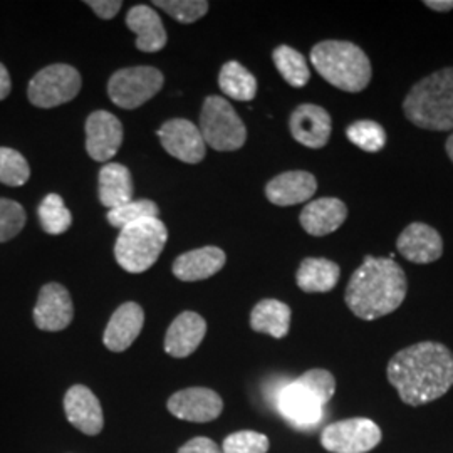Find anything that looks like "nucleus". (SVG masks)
<instances>
[{
    "label": "nucleus",
    "mask_w": 453,
    "mask_h": 453,
    "mask_svg": "<svg viewBox=\"0 0 453 453\" xmlns=\"http://www.w3.org/2000/svg\"><path fill=\"white\" fill-rule=\"evenodd\" d=\"M158 138L168 155L185 163H200L205 158V142L192 121L175 118L163 123Z\"/></svg>",
    "instance_id": "nucleus-11"
},
{
    "label": "nucleus",
    "mask_w": 453,
    "mask_h": 453,
    "mask_svg": "<svg viewBox=\"0 0 453 453\" xmlns=\"http://www.w3.org/2000/svg\"><path fill=\"white\" fill-rule=\"evenodd\" d=\"M403 111L421 130L453 131V67H443L413 84Z\"/></svg>",
    "instance_id": "nucleus-3"
},
{
    "label": "nucleus",
    "mask_w": 453,
    "mask_h": 453,
    "mask_svg": "<svg viewBox=\"0 0 453 453\" xmlns=\"http://www.w3.org/2000/svg\"><path fill=\"white\" fill-rule=\"evenodd\" d=\"M95 12H96V16L101 17V19H113L118 12H119V9L123 7V2H119V0H89V2H86Z\"/></svg>",
    "instance_id": "nucleus-37"
},
{
    "label": "nucleus",
    "mask_w": 453,
    "mask_h": 453,
    "mask_svg": "<svg viewBox=\"0 0 453 453\" xmlns=\"http://www.w3.org/2000/svg\"><path fill=\"white\" fill-rule=\"evenodd\" d=\"M289 130L292 138L312 150L327 145L333 131L331 114L318 104H301L291 114Z\"/></svg>",
    "instance_id": "nucleus-15"
},
{
    "label": "nucleus",
    "mask_w": 453,
    "mask_h": 453,
    "mask_svg": "<svg viewBox=\"0 0 453 453\" xmlns=\"http://www.w3.org/2000/svg\"><path fill=\"white\" fill-rule=\"evenodd\" d=\"M334 391V376L316 368L279 389L275 403L279 413L296 426H314L323 418L324 406Z\"/></svg>",
    "instance_id": "nucleus-5"
},
{
    "label": "nucleus",
    "mask_w": 453,
    "mask_h": 453,
    "mask_svg": "<svg viewBox=\"0 0 453 453\" xmlns=\"http://www.w3.org/2000/svg\"><path fill=\"white\" fill-rule=\"evenodd\" d=\"M396 249L413 264H432L443 256V239L437 228L413 222L396 239Z\"/></svg>",
    "instance_id": "nucleus-16"
},
{
    "label": "nucleus",
    "mask_w": 453,
    "mask_h": 453,
    "mask_svg": "<svg viewBox=\"0 0 453 453\" xmlns=\"http://www.w3.org/2000/svg\"><path fill=\"white\" fill-rule=\"evenodd\" d=\"M346 136L353 145L366 153H378L387 145V131L372 119H359L351 123L346 128Z\"/></svg>",
    "instance_id": "nucleus-30"
},
{
    "label": "nucleus",
    "mask_w": 453,
    "mask_h": 453,
    "mask_svg": "<svg viewBox=\"0 0 453 453\" xmlns=\"http://www.w3.org/2000/svg\"><path fill=\"white\" fill-rule=\"evenodd\" d=\"M445 150H447V155H449V158H450L453 163V133L449 136V140H447V143H445Z\"/></svg>",
    "instance_id": "nucleus-40"
},
{
    "label": "nucleus",
    "mask_w": 453,
    "mask_h": 453,
    "mask_svg": "<svg viewBox=\"0 0 453 453\" xmlns=\"http://www.w3.org/2000/svg\"><path fill=\"white\" fill-rule=\"evenodd\" d=\"M31 177L27 160L12 148L0 146V183L7 187H22Z\"/></svg>",
    "instance_id": "nucleus-32"
},
{
    "label": "nucleus",
    "mask_w": 453,
    "mask_h": 453,
    "mask_svg": "<svg viewBox=\"0 0 453 453\" xmlns=\"http://www.w3.org/2000/svg\"><path fill=\"white\" fill-rule=\"evenodd\" d=\"M226 252L219 247H202L181 254L173 262V274L180 280L195 282L217 274L226 265Z\"/></svg>",
    "instance_id": "nucleus-22"
},
{
    "label": "nucleus",
    "mask_w": 453,
    "mask_h": 453,
    "mask_svg": "<svg viewBox=\"0 0 453 453\" xmlns=\"http://www.w3.org/2000/svg\"><path fill=\"white\" fill-rule=\"evenodd\" d=\"M160 209L153 200H131L130 203L108 211V222L116 228L136 224L146 219H158Z\"/></svg>",
    "instance_id": "nucleus-31"
},
{
    "label": "nucleus",
    "mask_w": 453,
    "mask_h": 453,
    "mask_svg": "<svg viewBox=\"0 0 453 453\" xmlns=\"http://www.w3.org/2000/svg\"><path fill=\"white\" fill-rule=\"evenodd\" d=\"M381 441V430L368 418H349L327 425L321 443L331 453H366Z\"/></svg>",
    "instance_id": "nucleus-10"
},
{
    "label": "nucleus",
    "mask_w": 453,
    "mask_h": 453,
    "mask_svg": "<svg viewBox=\"0 0 453 453\" xmlns=\"http://www.w3.org/2000/svg\"><path fill=\"white\" fill-rule=\"evenodd\" d=\"M127 26L136 34V48L142 52H158L166 46V31L155 9L148 5L131 7L127 16Z\"/></svg>",
    "instance_id": "nucleus-23"
},
{
    "label": "nucleus",
    "mask_w": 453,
    "mask_h": 453,
    "mask_svg": "<svg viewBox=\"0 0 453 453\" xmlns=\"http://www.w3.org/2000/svg\"><path fill=\"white\" fill-rule=\"evenodd\" d=\"M219 84L226 96L237 101H252L257 95V80L237 61H228L222 65Z\"/></svg>",
    "instance_id": "nucleus-27"
},
{
    "label": "nucleus",
    "mask_w": 453,
    "mask_h": 453,
    "mask_svg": "<svg viewBox=\"0 0 453 453\" xmlns=\"http://www.w3.org/2000/svg\"><path fill=\"white\" fill-rule=\"evenodd\" d=\"M311 63L326 81L346 93H361L372 81V63L348 41H324L311 50Z\"/></svg>",
    "instance_id": "nucleus-4"
},
{
    "label": "nucleus",
    "mask_w": 453,
    "mask_h": 453,
    "mask_svg": "<svg viewBox=\"0 0 453 453\" xmlns=\"http://www.w3.org/2000/svg\"><path fill=\"white\" fill-rule=\"evenodd\" d=\"M123 143V125L110 111H95L86 121V151L95 162H108Z\"/></svg>",
    "instance_id": "nucleus-12"
},
{
    "label": "nucleus",
    "mask_w": 453,
    "mask_h": 453,
    "mask_svg": "<svg viewBox=\"0 0 453 453\" xmlns=\"http://www.w3.org/2000/svg\"><path fill=\"white\" fill-rule=\"evenodd\" d=\"M205 319L196 312L185 311L168 327L165 336V351L173 357H190L205 338Z\"/></svg>",
    "instance_id": "nucleus-20"
},
{
    "label": "nucleus",
    "mask_w": 453,
    "mask_h": 453,
    "mask_svg": "<svg viewBox=\"0 0 453 453\" xmlns=\"http://www.w3.org/2000/svg\"><path fill=\"white\" fill-rule=\"evenodd\" d=\"M74 318V306L65 286L46 284L37 297L34 308V323L41 331L58 333L65 329Z\"/></svg>",
    "instance_id": "nucleus-13"
},
{
    "label": "nucleus",
    "mask_w": 453,
    "mask_h": 453,
    "mask_svg": "<svg viewBox=\"0 0 453 453\" xmlns=\"http://www.w3.org/2000/svg\"><path fill=\"white\" fill-rule=\"evenodd\" d=\"M408 280L395 260L366 256L351 275L344 301L351 312L365 321L391 314L405 301Z\"/></svg>",
    "instance_id": "nucleus-2"
},
{
    "label": "nucleus",
    "mask_w": 453,
    "mask_h": 453,
    "mask_svg": "<svg viewBox=\"0 0 453 453\" xmlns=\"http://www.w3.org/2000/svg\"><path fill=\"white\" fill-rule=\"evenodd\" d=\"M273 59L277 71L292 88H304L308 84L311 71L306 58L299 50L289 46H279L273 52Z\"/></svg>",
    "instance_id": "nucleus-28"
},
{
    "label": "nucleus",
    "mask_w": 453,
    "mask_h": 453,
    "mask_svg": "<svg viewBox=\"0 0 453 453\" xmlns=\"http://www.w3.org/2000/svg\"><path fill=\"white\" fill-rule=\"evenodd\" d=\"M168 410L180 420L207 423L220 417L224 402L219 393L211 388H187L172 395Z\"/></svg>",
    "instance_id": "nucleus-14"
},
{
    "label": "nucleus",
    "mask_w": 453,
    "mask_h": 453,
    "mask_svg": "<svg viewBox=\"0 0 453 453\" xmlns=\"http://www.w3.org/2000/svg\"><path fill=\"white\" fill-rule=\"evenodd\" d=\"M168 230L160 219H146L121 228L114 243V257L131 274L148 271L162 254Z\"/></svg>",
    "instance_id": "nucleus-6"
},
{
    "label": "nucleus",
    "mask_w": 453,
    "mask_h": 453,
    "mask_svg": "<svg viewBox=\"0 0 453 453\" xmlns=\"http://www.w3.org/2000/svg\"><path fill=\"white\" fill-rule=\"evenodd\" d=\"M39 220L48 234L61 235L73 224V215L59 195L49 194L39 205Z\"/></svg>",
    "instance_id": "nucleus-29"
},
{
    "label": "nucleus",
    "mask_w": 453,
    "mask_h": 453,
    "mask_svg": "<svg viewBox=\"0 0 453 453\" xmlns=\"http://www.w3.org/2000/svg\"><path fill=\"white\" fill-rule=\"evenodd\" d=\"M269 438L257 432L242 430L224 440L222 453H267Z\"/></svg>",
    "instance_id": "nucleus-35"
},
{
    "label": "nucleus",
    "mask_w": 453,
    "mask_h": 453,
    "mask_svg": "<svg viewBox=\"0 0 453 453\" xmlns=\"http://www.w3.org/2000/svg\"><path fill=\"white\" fill-rule=\"evenodd\" d=\"M65 411L69 423L86 435H97L104 426L101 403L96 395L84 385H74L67 389Z\"/></svg>",
    "instance_id": "nucleus-17"
},
{
    "label": "nucleus",
    "mask_w": 453,
    "mask_h": 453,
    "mask_svg": "<svg viewBox=\"0 0 453 453\" xmlns=\"http://www.w3.org/2000/svg\"><path fill=\"white\" fill-rule=\"evenodd\" d=\"M318 190V180L303 170L286 172L277 175L265 185V196L277 207H291L304 203L312 198Z\"/></svg>",
    "instance_id": "nucleus-18"
},
{
    "label": "nucleus",
    "mask_w": 453,
    "mask_h": 453,
    "mask_svg": "<svg viewBox=\"0 0 453 453\" xmlns=\"http://www.w3.org/2000/svg\"><path fill=\"white\" fill-rule=\"evenodd\" d=\"M157 7L181 24H192L209 12V2L205 0H157Z\"/></svg>",
    "instance_id": "nucleus-33"
},
{
    "label": "nucleus",
    "mask_w": 453,
    "mask_h": 453,
    "mask_svg": "<svg viewBox=\"0 0 453 453\" xmlns=\"http://www.w3.org/2000/svg\"><path fill=\"white\" fill-rule=\"evenodd\" d=\"M200 133L205 145L217 151H235L247 140V128L241 116L220 96L205 99L200 114Z\"/></svg>",
    "instance_id": "nucleus-7"
},
{
    "label": "nucleus",
    "mask_w": 453,
    "mask_h": 453,
    "mask_svg": "<svg viewBox=\"0 0 453 453\" xmlns=\"http://www.w3.org/2000/svg\"><path fill=\"white\" fill-rule=\"evenodd\" d=\"M163 88L162 71L151 65H136L116 71L108 82V95L116 106L136 110Z\"/></svg>",
    "instance_id": "nucleus-9"
},
{
    "label": "nucleus",
    "mask_w": 453,
    "mask_h": 453,
    "mask_svg": "<svg viewBox=\"0 0 453 453\" xmlns=\"http://www.w3.org/2000/svg\"><path fill=\"white\" fill-rule=\"evenodd\" d=\"M179 453H222V450L211 438L196 437L187 441Z\"/></svg>",
    "instance_id": "nucleus-36"
},
{
    "label": "nucleus",
    "mask_w": 453,
    "mask_h": 453,
    "mask_svg": "<svg viewBox=\"0 0 453 453\" xmlns=\"http://www.w3.org/2000/svg\"><path fill=\"white\" fill-rule=\"evenodd\" d=\"M387 374L406 405H425L452 388L453 353L441 342H417L389 359Z\"/></svg>",
    "instance_id": "nucleus-1"
},
{
    "label": "nucleus",
    "mask_w": 453,
    "mask_h": 453,
    "mask_svg": "<svg viewBox=\"0 0 453 453\" xmlns=\"http://www.w3.org/2000/svg\"><path fill=\"white\" fill-rule=\"evenodd\" d=\"M145 324V312L136 303H125L114 311L110 323L104 331V346L114 351L121 353L128 349L134 340L140 336Z\"/></svg>",
    "instance_id": "nucleus-19"
},
{
    "label": "nucleus",
    "mask_w": 453,
    "mask_h": 453,
    "mask_svg": "<svg viewBox=\"0 0 453 453\" xmlns=\"http://www.w3.org/2000/svg\"><path fill=\"white\" fill-rule=\"evenodd\" d=\"M81 84V74L73 65H48L29 82L27 96L34 106L49 110L73 101L80 95Z\"/></svg>",
    "instance_id": "nucleus-8"
},
{
    "label": "nucleus",
    "mask_w": 453,
    "mask_h": 453,
    "mask_svg": "<svg viewBox=\"0 0 453 453\" xmlns=\"http://www.w3.org/2000/svg\"><path fill=\"white\" fill-rule=\"evenodd\" d=\"M340 275V265L336 262L323 257H308L301 262L296 282L301 291L329 292L336 288Z\"/></svg>",
    "instance_id": "nucleus-25"
},
{
    "label": "nucleus",
    "mask_w": 453,
    "mask_h": 453,
    "mask_svg": "<svg viewBox=\"0 0 453 453\" xmlns=\"http://www.w3.org/2000/svg\"><path fill=\"white\" fill-rule=\"evenodd\" d=\"M425 5L432 11H437V12H450L453 9V0H445V2L428 0V2H425Z\"/></svg>",
    "instance_id": "nucleus-39"
},
{
    "label": "nucleus",
    "mask_w": 453,
    "mask_h": 453,
    "mask_svg": "<svg viewBox=\"0 0 453 453\" xmlns=\"http://www.w3.org/2000/svg\"><path fill=\"white\" fill-rule=\"evenodd\" d=\"M250 326L256 333H264L280 340L289 333L291 308L277 299H264L252 309Z\"/></svg>",
    "instance_id": "nucleus-26"
},
{
    "label": "nucleus",
    "mask_w": 453,
    "mask_h": 453,
    "mask_svg": "<svg viewBox=\"0 0 453 453\" xmlns=\"http://www.w3.org/2000/svg\"><path fill=\"white\" fill-rule=\"evenodd\" d=\"M11 89H12L11 74H9L7 67L0 63V101L11 95Z\"/></svg>",
    "instance_id": "nucleus-38"
},
{
    "label": "nucleus",
    "mask_w": 453,
    "mask_h": 453,
    "mask_svg": "<svg viewBox=\"0 0 453 453\" xmlns=\"http://www.w3.org/2000/svg\"><path fill=\"white\" fill-rule=\"evenodd\" d=\"M133 179L130 170L121 163H108L99 172V200L110 211L127 205L133 200Z\"/></svg>",
    "instance_id": "nucleus-24"
},
{
    "label": "nucleus",
    "mask_w": 453,
    "mask_h": 453,
    "mask_svg": "<svg viewBox=\"0 0 453 453\" xmlns=\"http://www.w3.org/2000/svg\"><path fill=\"white\" fill-rule=\"evenodd\" d=\"M348 219V207L340 198L326 196L308 203L299 217V222L309 235L324 237L336 232Z\"/></svg>",
    "instance_id": "nucleus-21"
},
{
    "label": "nucleus",
    "mask_w": 453,
    "mask_h": 453,
    "mask_svg": "<svg viewBox=\"0 0 453 453\" xmlns=\"http://www.w3.org/2000/svg\"><path fill=\"white\" fill-rule=\"evenodd\" d=\"M27 222V215L20 203L0 198V243L12 241Z\"/></svg>",
    "instance_id": "nucleus-34"
}]
</instances>
